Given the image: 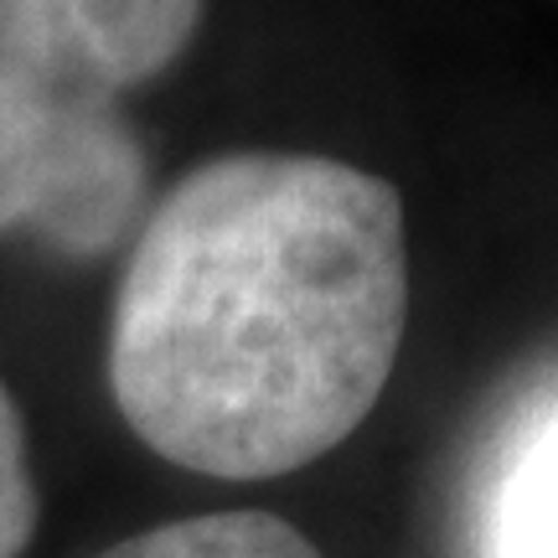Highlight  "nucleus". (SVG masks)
Returning a JSON list of instances; mask_svg holds the SVG:
<instances>
[{
    "mask_svg": "<svg viewBox=\"0 0 558 558\" xmlns=\"http://www.w3.org/2000/svg\"><path fill=\"white\" fill-rule=\"evenodd\" d=\"M403 326L393 181L331 156H218L145 213L109 311V393L181 471L290 476L378 409Z\"/></svg>",
    "mask_w": 558,
    "mask_h": 558,
    "instance_id": "f257e3e1",
    "label": "nucleus"
},
{
    "mask_svg": "<svg viewBox=\"0 0 558 558\" xmlns=\"http://www.w3.org/2000/svg\"><path fill=\"white\" fill-rule=\"evenodd\" d=\"M150 202V156L114 104L68 99L0 62V233L58 254L120 248Z\"/></svg>",
    "mask_w": 558,
    "mask_h": 558,
    "instance_id": "f03ea898",
    "label": "nucleus"
},
{
    "mask_svg": "<svg viewBox=\"0 0 558 558\" xmlns=\"http://www.w3.org/2000/svg\"><path fill=\"white\" fill-rule=\"evenodd\" d=\"M207 0H0V62L83 104H114L192 47Z\"/></svg>",
    "mask_w": 558,
    "mask_h": 558,
    "instance_id": "7ed1b4c3",
    "label": "nucleus"
},
{
    "mask_svg": "<svg viewBox=\"0 0 558 558\" xmlns=\"http://www.w3.org/2000/svg\"><path fill=\"white\" fill-rule=\"evenodd\" d=\"M94 558H320V548L275 512H202L109 543Z\"/></svg>",
    "mask_w": 558,
    "mask_h": 558,
    "instance_id": "20e7f679",
    "label": "nucleus"
},
{
    "mask_svg": "<svg viewBox=\"0 0 558 558\" xmlns=\"http://www.w3.org/2000/svg\"><path fill=\"white\" fill-rule=\"evenodd\" d=\"M486 558H558V414L501 476Z\"/></svg>",
    "mask_w": 558,
    "mask_h": 558,
    "instance_id": "39448f33",
    "label": "nucleus"
},
{
    "mask_svg": "<svg viewBox=\"0 0 558 558\" xmlns=\"http://www.w3.org/2000/svg\"><path fill=\"white\" fill-rule=\"evenodd\" d=\"M37 476H32V450H26V424L16 399L0 383V558H21L37 538Z\"/></svg>",
    "mask_w": 558,
    "mask_h": 558,
    "instance_id": "423d86ee",
    "label": "nucleus"
}]
</instances>
